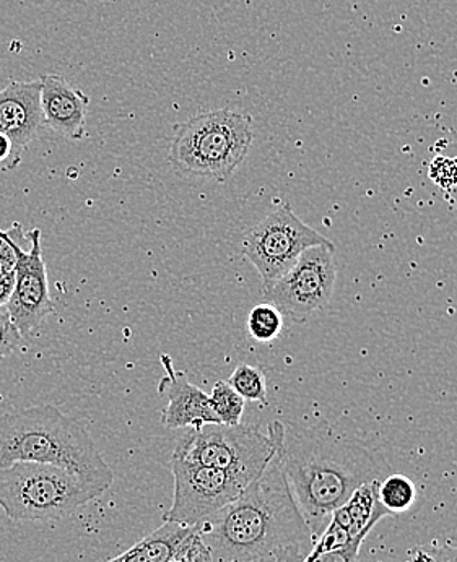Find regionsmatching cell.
I'll return each mask as SVG.
<instances>
[{
    "instance_id": "obj_1",
    "label": "cell",
    "mask_w": 457,
    "mask_h": 562,
    "mask_svg": "<svg viewBox=\"0 0 457 562\" xmlns=\"http://www.w3.org/2000/svg\"><path fill=\"white\" fill-rule=\"evenodd\" d=\"M196 531L213 562H303L314 544L277 452L233 503Z\"/></svg>"
},
{
    "instance_id": "obj_2",
    "label": "cell",
    "mask_w": 457,
    "mask_h": 562,
    "mask_svg": "<svg viewBox=\"0 0 457 562\" xmlns=\"http://www.w3.org/2000/svg\"><path fill=\"white\" fill-rule=\"evenodd\" d=\"M267 435L276 443L294 503L314 541L326 530L334 510L361 484L381 480L386 470L364 447L327 432L274 422Z\"/></svg>"
},
{
    "instance_id": "obj_3",
    "label": "cell",
    "mask_w": 457,
    "mask_h": 562,
    "mask_svg": "<svg viewBox=\"0 0 457 562\" xmlns=\"http://www.w3.org/2000/svg\"><path fill=\"white\" fill-rule=\"evenodd\" d=\"M16 462L66 467L98 482H114L87 429L53 405L0 415V472Z\"/></svg>"
},
{
    "instance_id": "obj_4",
    "label": "cell",
    "mask_w": 457,
    "mask_h": 562,
    "mask_svg": "<svg viewBox=\"0 0 457 562\" xmlns=\"http://www.w3.org/2000/svg\"><path fill=\"white\" fill-rule=\"evenodd\" d=\"M110 486L66 467L16 462L0 472V509L22 522L59 520L103 496Z\"/></svg>"
},
{
    "instance_id": "obj_5",
    "label": "cell",
    "mask_w": 457,
    "mask_h": 562,
    "mask_svg": "<svg viewBox=\"0 0 457 562\" xmlns=\"http://www.w3.org/2000/svg\"><path fill=\"white\" fill-rule=\"evenodd\" d=\"M253 140L248 113L208 111L176 124L168 161L179 175L226 182L248 157Z\"/></svg>"
},
{
    "instance_id": "obj_6",
    "label": "cell",
    "mask_w": 457,
    "mask_h": 562,
    "mask_svg": "<svg viewBox=\"0 0 457 562\" xmlns=\"http://www.w3.org/2000/svg\"><path fill=\"white\" fill-rule=\"evenodd\" d=\"M172 456L254 482L276 456V443L254 426L204 425L182 436Z\"/></svg>"
},
{
    "instance_id": "obj_7",
    "label": "cell",
    "mask_w": 457,
    "mask_h": 562,
    "mask_svg": "<svg viewBox=\"0 0 457 562\" xmlns=\"http://www.w3.org/2000/svg\"><path fill=\"white\" fill-rule=\"evenodd\" d=\"M314 246L335 244L301 222L290 205H282L246 233L243 256L259 273L264 293L289 272L304 250Z\"/></svg>"
},
{
    "instance_id": "obj_8",
    "label": "cell",
    "mask_w": 457,
    "mask_h": 562,
    "mask_svg": "<svg viewBox=\"0 0 457 562\" xmlns=\"http://www.w3.org/2000/svg\"><path fill=\"white\" fill-rule=\"evenodd\" d=\"M169 463L175 494L171 507L164 516L165 522L196 527L233 503L253 483L236 473L199 465L175 456Z\"/></svg>"
},
{
    "instance_id": "obj_9",
    "label": "cell",
    "mask_w": 457,
    "mask_h": 562,
    "mask_svg": "<svg viewBox=\"0 0 457 562\" xmlns=\"http://www.w3.org/2000/svg\"><path fill=\"white\" fill-rule=\"evenodd\" d=\"M20 223L12 228L0 229V239L12 246L15 252V288L5 304L13 324L22 337H32L40 330L44 319L56 313L47 283L46 263L43 260L42 232L32 229L26 238L32 243L30 250H23V232Z\"/></svg>"
},
{
    "instance_id": "obj_10",
    "label": "cell",
    "mask_w": 457,
    "mask_h": 562,
    "mask_svg": "<svg viewBox=\"0 0 457 562\" xmlns=\"http://www.w3.org/2000/svg\"><path fill=\"white\" fill-rule=\"evenodd\" d=\"M334 254L335 247L331 246L304 250L289 272L264 291L267 303L293 322H304L330 306L337 279Z\"/></svg>"
},
{
    "instance_id": "obj_11",
    "label": "cell",
    "mask_w": 457,
    "mask_h": 562,
    "mask_svg": "<svg viewBox=\"0 0 457 562\" xmlns=\"http://www.w3.org/2000/svg\"><path fill=\"white\" fill-rule=\"evenodd\" d=\"M43 125L42 81H9L0 90V134L12 140L13 154L3 168L20 165L23 151L38 138Z\"/></svg>"
},
{
    "instance_id": "obj_12",
    "label": "cell",
    "mask_w": 457,
    "mask_h": 562,
    "mask_svg": "<svg viewBox=\"0 0 457 562\" xmlns=\"http://www.w3.org/2000/svg\"><path fill=\"white\" fill-rule=\"evenodd\" d=\"M160 362L167 374L158 382V394L168 398L167 408L161 415V425L167 429L220 425L210 405L209 394L189 382L185 371H176L168 355H161Z\"/></svg>"
},
{
    "instance_id": "obj_13",
    "label": "cell",
    "mask_w": 457,
    "mask_h": 562,
    "mask_svg": "<svg viewBox=\"0 0 457 562\" xmlns=\"http://www.w3.org/2000/svg\"><path fill=\"white\" fill-rule=\"evenodd\" d=\"M40 81L44 125L67 140H82L90 98L56 74H46Z\"/></svg>"
},
{
    "instance_id": "obj_14",
    "label": "cell",
    "mask_w": 457,
    "mask_h": 562,
    "mask_svg": "<svg viewBox=\"0 0 457 562\" xmlns=\"http://www.w3.org/2000/svg\"><path fill=\"white\" fill-rule=\"evenodd\" d=\"M381 480L361 484L355 493L334 510L331 522L347 531L352 540H367L379 520L391 514L379 501L378 487Z\"/></svg>"
},
{
    "instance_id": "obj_15",
    "label": "cell",
    "mask_w": 457,
    "mask_h": 562,
    "mask_svg": "<svg viewBox=\"0 0 457 562\" xmlns=\"http://www.w3.org/2000/svg\"><path fill=\"white\" fill-rule=\"evenodd\" d=\"M196 527L165 522L154 533L142 538L131 550L108 562H168L194 533Z\"/></svg>"
},
{
    "instance_id": "obj_16",
    "label": "cell",
    "mask_w": 457,
    "mask_h": 562,
    "mask_svg": "<svg viewBox=\"0 0 457 562\" xmlns=\"http://www.w3.org/2000/svg\"><path fill=\"white\" fill-rule=\"evenodd\" d=\"M379 501L389 514L408 513L415 504L416 487L404 475H389L381 480L378 487Z\"/></svg>"
},
{
    "instance_id": "obj_17",
    "label": "cell",
    "mask_w": 457,
    "mask_h": 562,
    "mask_svg": "<svg viewBox=\"0 0 457 562\" xmlns=\"http://www.w3.org/2000/svg\"><path fill=\"white\" fill-rule=\"evenodd\" d=\"M209 397L220 425L236 426L242 423L246 401L233 391L228 382H215Z\"/></svg>"
},
{
    "instance_id": "obj_18",
    "label": "cell",
    "mask_w": 457,
    "mask_h": 562,
    "mask_svg": "<svg viewBox=\"0 0 457 562\" xmlns=\"http://www.w3.org/2000/svg\"><path fill=\"white\" fill-rule=\"evenodd\" d=\"M283 330V314L274 304H257L248 316L250 338L259 344H270L280 337Z\"/></svg>"
},
{
    "instance_id": "obj_19",
    "label": "cell",
    "mask_w": 457,
    "mask_h": 562,
    "mask_svg": "<svg viewBox=\"0 0 457 562\" xmlns=\"http://www.w3.org/2000/svg\"><path fill=\"white\" fill-rule=\"evenodd\" d=\"M233 391L248 402H266L267 385L260 369L249 364H239L230 375L228 381Z\"/></svg>"
},
{
    "instance_id": "obj_20",
    "label": "cell",
    "mask_w": 457,
    "mask_h": 562,
    "mask_svg": "<svg viewBox=\"0 0 457 562\" xmlns=\"http://www.w3.org/2000/svg\"><path fill=\"white\" fill-rule=\"evenodd\" d=\"M23 337L5 306L0 307V360L19 350Z\"/></svg>"
},
{
    "instance_id": "obj_21",
    "label": "cell",
    "mask_w": 457,
    "mask_h": 562,
    "mask_svg": "<svg viewBox=\"0 0 457 562\" xmlns=\"http://www.w3.org/2000/svg\"><path fill=\"white\" fill-rule=\"evenodd\" d=\"M168 562H213L210 557L208 547L202 543L201 538L198 537V531L191 535L182 544L181 550L178 551L175 558Z\"/></svg>"
},
{
    "instance_id": "obj_22",
    "label": "cell",
    "mask_w": 457,
    "mask_h": 562,
    "mask_svg": "<svg viewBox=\"0 0 457 562\" xmlns=\"http://www.w3.org/2000/svg\"><path fill=\"white\" fill-rule=\"evenodd\" d=\"M364 540L354 541L348 547L341 548V550L330 551L323 554H308L306 560L303 562H357L358 553H360Z\"/></svg>"
},
{
    "instance_id": "obj_23",
    "label": "cell",
    "mask_w": 457,
    "mask_h": 562,
    "mask_svg": "<svg viewBox=\"0 0 457 562\" xmlns=\"http://www.w3.org/2000/svg\"><path fill=\"white\" fill-rule=\"evenodd\" d=\"M0 241H2V239H0ZM15 262L16 257L15 252H13L12 246L2 241V244H0V279L15 269Z\"/></svg>"
},
{
    "instance_id": "obj_24",
    "label": "cell",
    "mask_w": 457,
    "mask_h": 562,
    "mask_svg": "<svg viewBox=\"0 0 457 562\" xmlns=\"http://www.w3.org/2000/svg\"><path fill=\"white\" fill-rule=\"evenodd\" d=\"M13 288H15V270H12V272L7 273V276L0 279V307L9 303Z\"/></svg>"
},
{
    "instance_id": "obj_25",
    "label": "cell",
    "mask_w": 457,
    "mask_h": 562,
    "mask_svg": "<svg viewBox=\"0 0 457 562\" xmlns=\"http://www.w3.org/2000/svg\"><path fill=\"white\" fill-rule=\"evenodd\" d=\"M435 562H457V547L449 543L439 544L432 551Z\"/></svg>"
},
{
    "instance_id": "obj_26",
    "label": "cell",
    "mask_w": 457,
    "mask_h": 562,
    "mask_svg": "<svg viewBox=\"0 0 457 562\" xmlns=\"http://www.w3.org/2000/svg\"><path fill=\"white\" fill-rule=\"evenodd\" d=\"M13 145L7 135L0 134V162H9L12 158Z\"/></svg>"
},
{
    "instance_id": "obj_27",
    "label": "cell",
    "mask_w": 457,
    "mask_h": 562,
    "mask_svg": "<svg viewBox=\"0 0 457 562\" xmlns=\"http://www.w3.org/2000/svg\"><path fill=\"white\" fill-rule=\"evenodd\" d=\"M405 562H435L433 561L432 553H428V551L423 550H416L414 553L411 554V558H409Z\"/></svg>"
},
{
    "instance_id": "obj_28",
    "label": "cell",
    "mask_w": 457,
    "mask_h": 562,
    "mask_svg": "<svg viewBox=\"0 0 457 562\" xmlns=\"http://www.w3.org/2000/svg\"><path fill=\"white\" fill-rule=\"evenodd\" d=\"M0 244H2V241H0Z\"/></svg>"
}]
</instances>
